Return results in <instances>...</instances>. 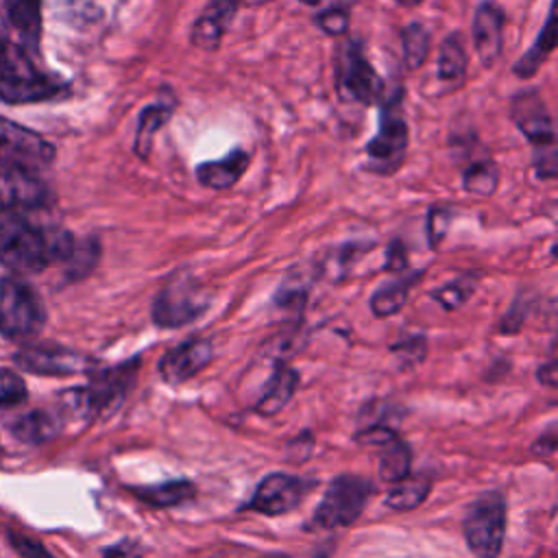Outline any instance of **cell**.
I'll return each mask as SVG.
<instances>
[{"mask_svg":"<svg viewBox=\"0 0 558 558\" xmlns=\"http://www.w3.org/2000/svg\"><path fill=\"white\" fill-rule=\"evenodd\" d=\"M174 109H177V100L170 94V89H166V87L161 89V94L155 102L142 107V111L137 116V124H135V135H133L135 157H140L142 161H146L150 157L155 135L168 124Z\"/></svg>","mask_w":558,"mask_h":558,"instance_id":"cell-18","label":"cell"},{"mask_svg":"<svg viewBox=\"0 0 558 558\" xmlns=\"http://www.w3.org/2000/svg\"><path fill=\"white\" fill-rule=\"evenodd\" d=\"M242 4H246V7H259V4H266V2H270V0H240Z\"/></svg>","mask_w":558,"mask_h":558,"instance_id":"cell-40","label":"cell"},{"mask_svg":"<svg viewBox=\"0 0 558 558\" xmlns=\"http://www.w3.org/2000/svg\"><path fill=\"white\" fill-rule=\"evenodd\" d=\"M46 323L39 294L17 277L0 279V336L22 340L35 336Z\"/></svg>","mask_w":558,"mask_h":558,"instance_id":"cell-6","label":"cell"},{"mask_svg":"<svg viewBox=\"0 0 558 558\" xmlns=\"http://www.w3.org/2000/svg\"><path fill=\"white\" fill-rule=\"evenodd\" d=\"M144 551H142V545L131 541V538H124L116 545H109L105 547L102 551V558H140Z\"/></svg>","mask_w":558,"mask_h":558,"instance_id":"cell-37","label":"cell"},{"mask_svg":"<svg viewBox=\"0 0 558 558\" xmlns=\"http://www.w3.org/2000/svg\"><path fill=\"white\" fill-rule=\"evenodd\" d=\"M209 307L207 294L187 272L170 277L153 301V320L163 329L183 327L196 320Z\"/></svg>","mask_w":558,"mask_h":558,"instance_id":"cell-8","label":"cell"},{"mask_svg":"<svg viewBox=\"0 0 558 558\" xmlns=\"http://www.w3.org/2000/svg\"><path fill=\"white\" fill-rule=\"evenodd\" d=\"M307 490H310V482L296 475L270 473L257 484L255 493L251 495V501L246 504V510H255L268 517L286 514L301 504Z\"/></svg>","mask_w":558,"mask_h":558,"instance_id":"cell-12","label":"cell"},{"mask_svg":"<svg viewBox=\"0 0 558 558\" xmlns=\"http://www.w3.org/2000/svg\"><path fill=\"white\" fill-rule=\"evenodd\" d=\"M408 264V255H405V246L401 240H392L388 244V253H386V268L388 270H405Z\"/></svg>","mask_w":558,"mask_h":558,"instance_id":"cell-38","label":"cell"},{"mask_svg":"<svg viewBox=\"0 0 558 558\" xmlns=\"http://www.w3.org/2000/svg\"><path fill=\"white\" fill-rule=\"evenodd\" d=\"M52 264L50 233L17 214L0 216V266L13 272H39Z\"/></svg>","mask_w":558,"mask_h":558,"instance_id":"cell-4","label":"cell"},{"mask_svg":"<svg viewBox=\"0 0 558 558\" xmlns=\"http://www.w3.org/2000/svg\"><path fill=\"white\" fill-rule=\"evenodd\" d=\"M556 41H558V31H556V0L549 2L547 9V17L543 28L538 31L536 39L532 41V46L512 63V74L521 81H527L532 76L538 74L541 65L549 59V54L556 50Z\"/></svg>","mask_w":558,"mask_h":558,"instance_id":"cell-21","label":"cell"},{"mask_svg":"<svg viewBox=\"0 0 558 558\" xmlns=\"http://www.w3.org/2000/svg\"><path fill=\"white\" fill-rule=\"evenodd\" d=\"M510 120L517 131L532 144V166L536 177L554 179L558 174L556 126L536 87L519 89L510 98Z\"/></svg>","mask_w":558,"mask_h":558,"instance_id":"cell-2","label":"cell"},{"mask_svg":"<svg viewBox=\"0 0 558 558\" xmlns=\"http://www.w3.org/2000/svg\"><path fill=\"white\" fill-rule=\"evenodd\" d=\"M469 74V54L460 33H449L438 46L436 59V83L438 94H449L460 89L466 83Z\"/></svg>","mask_w":558,"mask_h":558,"instance_id":"cell-19","label":"cell"},{"mask_svg":"<svg viewBox=\"0 0 558 558\" xmlns=\"http://www.w3.org/2000/svg\"><path fill=\"white\" fill-rule=\"evenodd\" d=\"M268 558H283V556H268Z\"/></svg>","mask_w":558,"mask_h":558,"instance_id":"cell-43","label":"cell"},{"mask_svg":"<svg viewBox=\"0 0 558 558\" xmlns=\"http://www.w3.org/2000/svg\"><path fill=\"white\" fill-rule=\"evenodd\" d=\"M451 222V211L445 207H432L427 214V238L429 246H438Z\"/></svg>","mask_w":558,"mask_h":558,"instance_id":"cell-35","label":"cell"},{"mask_svg":"<svg viewBox=\"0 0 558 558\" xmlns=\"http://www.w3.org/2000/svg\"><path fill=\"white\" fill-rule=\"evenodd\" d=\"M379 477L386 482H399L410 471V447L392 432L379 445Z\"/></svg>","mask_w":558,"mask_h":558,"instance_id":"cell-25","label":"cell"},{"mask_svg":"<svg viewBox=\"0 0 558 558\" xmlns=\"http://www.w3.org/2000/svg\"><path fill=\"white\" fill-rule=\"evenodd\" d=\"M251 155L242 146H233L225 157L216 161H201L194 168L196 181L209 190H231L248 170Z\"/></svg>","mask_w":558,"mask_h":558,"instance_id":"cell-20","label":"cell"},{"mask_svg":"<svg viewBox=\"0 0 558 558\" xmlns=\"http://www.w3.org/2000/svg\"><path fill=\"white\" fill-rule=\"evenodd\" d=\"M401 57L408 70H421L432 50V33L423 22H410L399 33Z\"/></svg>","mask_w":558,"mask_h":558,"instance_id":"cell-27","label":"cell"},{"mask_svg":"<svg viewBox=\"0 0 558 558\" xmlns=\"http://www.w3.org/2000/svg\"><path fill=\"white\" fill-rule=\"evenodd\" d=\"M466 547L477 558H497L506 536V499L501 493H484L464 514Z\"/></svg>","mask_w":558,"mask_h":558,"instance_id":"cell-7","label":"cell"},{"mask_svg":"<svg viewBox=\"0 0 558 558\" xmlns=\"http://www.w3.org/2000/svg\"><path fill=\"white\" fill-rule=\"evenodd\" d=\"M395 484L397 486L386 497V506L392 510H412L421 506L432 486V482L425 477H408V475Z\"/></svg>","mask_w":558,"mask_h":558,"instance_id":"cell-30","label":"cell"},{"mask_svg":"<svg viewBox=\"0 0 558 558\" xmlns=\"http://www.w3.org/2000/svg\"><path fill=\"white\" fill-rule=\"evenodd\" d=\"M418 279V275H410V277H403V279H397V281H388L384 286H379L375 290V294L371 296V310L377 314V316H390L395 312H399L408 299V292H410V286Z\"/></svg>","mask_w":558,"mask_h":558,"instance_id":"cell-29","label":"cell"},{"mask_svg":"<svg viewBox=\"0 0 558 558\" xmlns=\"http://www.w3.org/2000/svg\"><path fill=\"white\" fill-rule=\"evenodd\" d=\"M499 185V168L490 157L471 161L462 172V187L475 196H490Z\"/></svg>","mask_w":558,"mask_h":558,"instance_id":"cell-28","label":"cell"},{"mask_svg":"<svg viewBox=\"0 0 558 558\" xmlns=\"http://www.w3.org/2000/svg\"><path fill=\"white\" fill-rule=\"evenodd\" d=\"M140 360L133 357L120 366L107 368L105 373H98L89 386H85L92 410L96 416H100L105 410H113L131 388L135 373H137Z\"/></svg>","mask_w":558,"mask_h":558,"instance_id":"cell-17","label":"cell"},{"mask_svg":"<svg viewBox=\"0 0 558 558\" xmlns=\"http://www.w3.org/2000/svg\"><path fill=\"white\" fill-rule=\"evenodd\" d=\"M133 493L140 501H144L148 506L170 508V506L187 501L196 493V488L190 480H170V482H161V484L133 488Z\"/></svg>","mask_w":558,"mask_h":558,"instance_id":"cell-26","label":"cell"},{"mask_svg":"<svg viewBox=\"0 0 558 558\" xmlns=\"http://www.w3.org/2000/svg\"><path fill=\"white\" fill-rule=\"evenodd\" d=\"M296 381H299L296 373H294L290 366L279 364V366L272 371L270 379L266 381V386H264V390H262V397H259L255 410H257L262 416H272V414L281 412V410L288 405V401L292 399V395H294V390H296Z\"/></svg>","mask_w":558,"mask_h":558,"instance_id":"cell-24","label":"cell"},{"mask_svg":"<svg viewBox=\"0 0 558 558\" xmlns=\"http://www.w3.org/2000/svg\"><path fill=\"white\" fill-rule=\"evenodd\" d=\"M504 26L506 13L495 0L477 2L471 20V41L484 70H490L504 52Z\"/></svg>","mask_w":558,"mask_h":558,"instance_id":"cell-13","label":"cell"},{"mask_svg":"<svg viewBox=\"0 0 558 558\" xmlns=\"http://www.w3.org/2000/svg\"><path fill=\"white\" fill-rule=\"evenodd\" d=\"M28 390L24 379L11 371V368H0V408H13L26 401Z\"/></svg>","mask_w":558,"mask_h":558,"instance_id":"cell-34","label":"cell"},{"mask_svg":"<svg viewBox=\"0 0 558 558\" xmlns=\"http://www.w3.org/2000/svg\"><path fill=\"white\" fill-rule=\"evenodd\" d=\"M13 549L22 556V558H54L39 541L31 538V536H24V534H17V532H9L7 534Z\"/></svg>","mask_w":558,"mask_h":558,"instance_id":"cell-36","label":"cell"},{"mask_svg":"<svg viewBox=\"0 0 558 558\" xmlns=\"http://www.w3.org/2000/svg\"><path fill=\"white\" fill-rule=\"evenodd\" d=\"M15 364L28 373L35 375H72L81 373L94 366V362L87 355H81L76 351L63 349V347H44V344H33L24 347L15 353Z\"/></svg>","mask_w":558,"mask_h":558,"instance_id":"cell-14","label":"cell"},{"mask_svg":"<svg viewBox=\"0 0 558 558\" xmlns=\"http://www.w3.org/2000/svg\"><path fill=\"white\" fill-rule=\"evenodd\" d=\"M397 2L403 7H418L423 0H397Z\"/></svg>","mask_w":558,"mask_h":558,"instance_id":"cell-41","label":"cell"},{"mask_svg":"<svg viewBox=\"0 0 558 558\" xmlns=\"http://www.w3.org/2000/svg\"><path fill=\"white\" fill-rule=\"evenodd\" d=\"M52 201L48 183L37 174V170L0 163V211L20 214L41 209Z\"/></svg>","mask_w":558,"mask_h":558,"instance_id":"cell-11","label":"cell"},{"mask_svg":"<svg viewBox=\"0 0 558 558\" xmlns=\"http://www.w3.org/2000/svg\"><path fill=\"white\" fill-rule=\"evenodd\" d=\"M57 148L41 133L0 116V163L41 170L54 161Z\"/></svg>","mask_w":558,"mask_h":558,"instance_id":"cell-10","label":"cell"},{"mask_svg":"<svg viewBox=\"0 0 558 558\" xmlns=\"http://www.w3.org/2000/svg\"><path fill=\"white\" fill-rule=\"evenodd\" d=\"M63 418L54 410H33L11 423V434L26 445H44L59 436Z\"/></svg>","mask_w":558,"mask_h":558,"instance_id":"cell-23","label":"cell"},{"mask_svg":"<svg viewBox=\"0 0 558 558\" xmlns=\"http://www.w3.org/2000/svg\"><path fill=\"white\" fill-rule=\"evenodd\" d=\"M475 290V277L473 275H462L449 283H445L442 288H438L436 292H432V296L447 310L460 307Z\"/></svg>","mask_w":558,"mask_h":558,"instance_id":"cell-32","label":"cell"},{"mask_svg":"<svg viewBox=\"0 0 558 558\" xmlns=\"http://www.w3.org/2000/svg\"><path fill=\"white\" fill-rule=\"evenodd\" d=\"M371 495L368 480L360 475H338L325 490L312 523L323 530H336L351 525L364 510Z\"/></svg>","mask_w":558,"mask_h":558,"instance_id":"cell-9","label":"cell"},{"mask_svg":"<svg viewBox=\"0 0 558 558\" xmlns=\"http://www.w3.org/2000/svg\"><path fill=\"white\" fill-rule=\"evenodd\" d=\"M554 449H556V429L549 427V429H547V438L534 442V451L541 453V456H547V453H551Z\"/></svg>","mask_w":558,"mask_h":558,"instance_id":"cell-39","label":"cell"},{"mask_svg":"<svg viewBox=\"0 0 558 558\" xmlns=\"http://www.w3.org/2000/svg\"><path fill=\"white\" fill-rule=\"evenodd\" d=\"M100 257V244L96 238H83L74 240L70 255L65 257V272L70 279H81L85 277L98 262Z\"/></svg>","mask_w":558,"mask_h":558,"instance_id":"cell-31","label":"cell"},{"mask_svg":"<svg viewBox=\"0 0 558 558\" xmlns=\"http://www.w3.org/2000/svg\"><path fill=\"white\" fill-rule=\"evenodd\" d=\"M314 24L329 37H342L349 33L351 13L344 7H327L314 15Z\"/></svg>","mask_w":558,"mask_h":558,"instance_id":"cell-33","label":"cell"},{"mask_svg":"<svg viewBox=\"0 0 558 558\" xmlns=\"http://www.w3.org/2000/svg\"><path fill=\"white\" fill-rule=\"evenodd\" d=\"M4 11L20 44L35 54L41 41V0H4Z\"/></svg>","mask_w":558,"mask_h":558,"instance_id":"cell-22","label":"cell"},{"mask_svg":"<svg viewBox=\"0 0 558 558\" xmlns=\"http://www.w3.org/2000/svg\"><path fill=\"white\" fill-rule=\"evenodd\" d=\"M240 4V0H207L190 26V44L203 52H216Z\"/></svg>","mask_w":558,"mask_h":558,"instance_id":"cell-15","label":"cell"},{"mask_svg":"<svg viewBox=\"0 0 558 558\" xmlns=\"http://www.w3.org/2000/svg\"><path fill=\"white\" fill-rule=\"evenodd\" d=\"M211 342L205 338H190L170 349L159 362V375L166 384H181L203 371L211 360Z\"/></svg>","mask_w":558,"mask_h":558,"instance_id":"cell-16","label":"cell"},{"mask_svg":"<svg viewBox=\"0 0 558 558\" xmlns=\"http://www.w3.org/2000/svg\"><path fill=\"white\" fill-rule=\"evenodd\" d=\"M301 4H307V7H314V4H318L320 0H299Z\"/></svg>","mask_w":558,"mask_h":558,"instance_id":"cell-42","label":"cell"},{"mask_svg":"<svg viewBox=\"0 0 558 558\" xmlns=\"http://www.w3.org/2000/svg\"><path fill=\"white\" fill-rule=\"evenodd\" d=\"M403 85L384 94L379 100V122L375 135L364 146L366 170L375 174H392L405 159L410 144V129L403 113Z\"/></svg>","mask_w":558,"mask_h":558,"instance_id":"cell-3","label":"cell"},{"mask_svg":"<svg viewBox=\"0 0 558 558\" xmlns=\"http://www.w3.org/2000/svg\"><path fill=\"white\" fill-rule=\"evenodd\" d=\"M70 94V83L41 70L33 52L20 41L0 35V100L9 105H35Z\"/></svg>","mask_w":558,"mask_h":558,"instance_id":"cell-1","label":"cell"},{"mask_svg":"<svg viewBox=\"0 0 558 558\" xmlns=\"http://www.w3.org/2000/svg\"><path fill=\"white\" fill-rule=\"evenodd\" d=\"M336 92L344 102L364 107L379 105L386 94V83L368 61L362 39H347L336 59Z\"/></svg>","mask_w":558,"mask_h":558,"instance_id":"cell-5","label":"cell"}]
</instances>
